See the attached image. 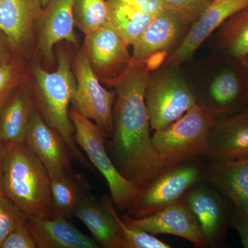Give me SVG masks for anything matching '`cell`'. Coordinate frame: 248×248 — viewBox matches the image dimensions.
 Instances as JSON below:
<instances>
[{"label": "cell", "instance_id": "6da1fadb", "mask_svg": "<svg viewBox=\"0 0 248 248\" xmlns=\"http://www.w3.org/2000/svg\"><path fill=\"white\" fill-rule=\"evenodd\" d=\"M151 71L146 62L132 60L127 69L107 84L116 93L114 133L106 141L107 151L119 172L141 190L167 170L150 135L145 93Z\"/></svg>", "mask_w": 248, "mask_h": 248}, {"label": "cell", "instance_id": "7a4b0ae2", "mask_svg": "<svg viewBox=\"0 0 248 248\" xmlns=\"http://www.w3.org/2000/svg\"><path fill=\"white\" fill-rule=\"evenodd\" d=\"M58 66L53 72L39 63L32 66L31 86L36 108L48 125L58 132L69 148L73 159L91 172L95 169L77 143L76 129L70 117V106L76 89V79L71 58L66 50L58 51Z\"/></svg>", "mask_w": 248, "mask_h": 248}, {"label": "cell", "instance_id": "3957f363", "mask_svg": "<svg viewBox=\"0 0 248 248\" xmlns=\"http://www.w3.org/2000/svg\"><path fill=\"white\" fill-rule=\"evenodd\" d=\"M0 187L26 217H53L50 174L25 142L9 147Z\"/></svg>", "mask_w": 248, "mask_h": 248}, {"label": "cell", "instance_id": "277c9868", "mask_svg": "<svg viewBox=\"0 0 248 248\" xmlns=\"http://www.w3.org/2000/svg\"><path fill=\"white\" fill-rule=\"evenodd\" d=\"M217 118L197 104L182 117L155 130L151 140L166 169L202 155Z\"/></svg>", "mask_w": 248, "mask_h": 248}, {"label": "cell", "instance_id": "5b68a950", "mask_svg": "<svg viewBox=\"0 0 248 248\" xmlns=\"http://www.w3.org/2000/svg\"><path fill=\"white\" fill-rule=\"evenodd\" d=\"M70 117L76 129L75 138L78 146L87 155L94 169L105 178L115 208L126 211L141 189L124 177L116 168L108 153L107 137L104 132L74 108L70 110Z\"/></svg>", "mask_w": 248, "mask_h": 248}, {"label": "cell", "instance_id": "8992f818", "mask_svg": "<svg viewBox=\"0 0 248 248\" xmlns=\"http://www.w3.org/2000/svg\"><path fill=\"white\" fill-rule=\"evenodd\" d=\"M72 67L76 79L72 107L94 122L107 138H112L114 133L115 90L109 91L102 86L83 49L77 53Z\"/></svg>", "mask_w": 248, "mask_h": 248}, {"label": "cell", "instance_id": "52a82bcc", "mask_svg": "<svg viewBox=\"0 0 248 248\" xmlns=\"http://www.w3.org/2000/svg\"><path fill=\"white\" fill-rule=\"evenodd\" d=\"M202 177L200 167L193 164H180L167 169L140 190L127 214L143 218L157 213L182 200Z\"/></svg>", "mask_w": 248, "mask_h": 248}, {"label": "cell", "instance_id": "ba28073f", "mask_svg": "<svg viewBox=\"0 0 248 248\" xmlns=\"http://www.w3.org/2000/svg\"><path fill=\"white\" fill-rule=\"evenodd\" d=\"M153 130L168 126L197 104V97L181 77L162 73L151 78L145 93Z\"/></svg>", "mask_w": 248, "mask_h": 248}, {"label": "cell", "instance_id": "9c48e42d", "mask_svg": "<svg viewBox=\"0 0 248 248\" xmlns=\"http://www.w3.org/2000/svg\"><path fill=\"white\" fill-rule=\"evenodd\" d=\"M128 46L109 20L85 35L82 49L93 71L107 85L119 78L130 65L132 55Z\"/></svg>", "mask_w": 248, "mask_h": 248}, {"label": "cell", "instance_id": "30bf717a", "mask_svg": "<svg viewBox=\"0 0 248 248\" xmlns=\"http://www.w3.org/2000/svg\"><path fill=\"white\" fill-rule=\"evenodd\" d=\"M122 219L127 226L150 234L174 235L190 241L197 248L208 246L197 220L184 199L149 216L136 218L126 213Z\"/></svg>", "mask_w": 248, "mask_h": 248}, {"label": "cell", "instance_id": "8fae6325", "mask_svg": "<svg viewBox=\"0 0 248 248\" xmlns=\"http://www.w3.org/2000/svg\"><path fill=\"white\" fill-rule=\"evenodd\" d=\"M224 199L213 187L203 185L193 186L184 195V202L211 247L221 244L231 223V213Z\"/></svg>", "mask_w": 248, "mask_h": 248}, {"label": "cell", "instance_id": "7c38bea8", "mask_svg": "<svg viewBox=\"0 0 248 248\" xmlns=\"http://www.w3.org/2000/svg\"><path fill=\"white\" fill-rule=\"evenodd\" d=\"M248 6V0H213L192 23L177 48L166 59L164 66L174 68L188 61L215 29Z\"/></svg>", "mask_w": 248, "mask_h": 248}, {"label": "cell", "instance_id": "4fadbf2b", "mask_svg": "<svg viewBox=\"0 0 248 248\" xmlns=\"http://www.w3.org/2000/svg\"><path fill=\"white\" fill-rule=\"evenodd\" d=\"M24 142L42 161L50 177H64L74 172L69 148L36 108L31 116Z\"/></svg>", "mask_w": 248, "mask_h": 248}, {"label": "cell", "instance_id": "5bb4252c", "mask_svg": "<svg viewBox=\"0 0 248 248\" xmlns=\"http://www.w3.org/2000/svg\"><path fill=\"white\" fill-rule=\"evenodd\" d=\"M202 156L211 161L248 158V109L217 119Z\"/></svg>", "mask_w": 248, "mask_h": 248}, {"label": "cell", "instance_id": "9a60e30c", "mask_svg": "<svg viewBox=\"0 0 248 248\" xmlns=\"http://www.w3.org/2000/svg\"><path fill=\"white\" fill-rule=\"evenodd\" d=\"M192 24L168 10L155 15L144 32L134 42L132 60L148 63L177 44Z\"/></svg>", "mask_w": 248, "mask_h": 248}, {"label": "cell", "instance_id": "2e32d148", "mask_svg": "<svg viewBox=\"0 0 248 248\" xmlns=\"http://www.w3.org/2000/svg\"><path fill=\"white\" fill-rule=\"evenodd\" d=\"M41 0H0V31L16 53L29 48L44 14Z\"/></svg>", "mask_w": 248, "mask_h": 248}, {"label": "cell", "instance_id": "e0dca14e", "mask_svg": "<svg viewBox=\"0 0 248 248\" xmlns=\"http://www.w3.org/2000/svg\"><path fill=\"white\" fill-rule=\"evenodd\" d=\"M118 213L110 197L103 196L98 200L88 196L73 213L87 227L99 247L122 248V233L117 220Z\"/></svg>", "mask_w": 248, "mask_h": 248}, {"label": "cell", "instance_id": "ac0fdd59", "mask_svg": "<svg viewBox=\"0 0 248 248\" xmlns=\"http://www.w3.org/2000/svg\"><path fill=\"white\" fill-rule=\"evenodd\" d=\"M75 1L49 0L45 7L40 24L37 49L47 61L53 60L54 46L59 42L66 41L78 45L73 19Z\"/></svg>", "mask_w": 248, "mask_h": 248}, {"label": "cell", "instance_id": "d6986e66", "mask_svg": "<svg viewBox=\"0 0 248 248\" xmlns=\"http://www.w3.org/2000/svg\"><path fill=\"white\" fill-rule=\"evenodd\" d=\"M27 221L37 248H99L95 240L81 232L66 217H27Z\"/></svg>", "mask_w": 248, "mask_h": 248}, {"label": "cell", "instance_id": "ffe728a7", "mask_svg": "<svg viewBox=\"0 0 248 248\" xmlns=\"http://www.w3.org/2000/svg\"><path fill=\"white\" fill-rule=\"evenodd\" d=\"M205 175L234 209L248 211V158L212 161Z\"/></svg>", "mask_w": 248, "mask_h": 248}, {"label": "cell", "instance_id": "44dd1931", "mask_svg": "<svg viewBox=\"0 0 248 248\" xmlns=\"http://www.w3.org/2000/svg\"><path fill=\"white\" fill-rule=\"evenodd\" d=\"M36 108L31 85H21L0 110V138L11 147L24 143Z\"/></svg>", "mask_w": 248, "mask_h": 248}, {"label": "cell", "instance_id": "7402d4cb", "mask_svg": "<svg viewBox=\"0 0 248 248\" xmlns=\"http://www.w3.org/2000/svg\"><path fill=\"white\" fill-rule=\"evenodd\" d=\"M248 104V94L241 72L222 70L210 83L208 102L202 107L217 118L239 110ZM201 106V105H200Z\"/></svg>", "mask_w": 248, "mask_h": 248}, {"label": "cell", "instance_id": "603a6c76", "mask_svg": "<svg viewBox=\"0 0 248 248\" xmlns=\"http://www.w3.org/2000/svg\"><path fill=\"white\" fill-rule=\"evenodd\" d=\"M53 217L70 218L78 205L91 195V187L84 176L73 174L61 177H50Z\"/></svg>", "mask_w": 248, "mask_h": 248}, {"label": "cell", "instance_id": "cb8c5ba5", "mask_svg": "<svg viewBox=\"0 0 248 248\" xmlns=\"http://www.w3.org/2000/svg\"><path fill=\"white\" fill-rule=\"evenodd\" d=\"M107 1L109 20L125 43L128 46L133 45L146 30L155 16L122 1Z\"/></svg>", "mask_w": 248, "mask_h": 248}, {"label": "cell", "instance_id": "d4e9b609", "mask_svg": "<svg viewBox=\"0 0 248 248\" xmlns=\"http://www.w3.org/2000/svg\"><path fill=\"white\" fill-rule=\"evenodd\" d=\"M219 32L221 48L237 60L248 56V6L223 23Z\"/></svg>", "mask_w": 248, "mask_h": 248}, {"label": "cell", "instance_id": "484cf974", "mask_svg": "<svg viewBox=\"0 0 248 248\" xmlns=\"http://www.w3.org/2000/svg\"><path fill=\"white\" fill-rule=\"evenodd\" d=\"M73 19L85 35L94 32L109 21L107 0H76Z\"/></svg>", "mask_w": 248, "mask_h": 248}, {"label": "cell", "instance_id": "4316f807", "mask_svg": "<svg viewBox=\"0 0 248 248\" xmlns=\"http://www.w3.org/2000/svg\"><path fill=\"white\" fill-rule=\"evenodd\" d=\"M27 79V70L22 59L17 55L0 66V110Z\"/></svg>", "mask_w": 248, "mask_h": 248}, {"label": "cell", "instance_id": "83f0119b", "mask_svg": "<svg viewBox=\"0 0 248 248\" xmlns=\"http://www.w3.org/2000/svg\"><path fill=\"white\" fill-rule=\"evenodd\" d=\"M122 233V248H170V245L155 237V235L127 226L117 217Z\"/></svg>", "mask_w": 248, "mask_h": 248}, {"label": "cell", "instance_id": "f1b7e54d", "mask_svg": "<svg viewBox=\"0 0 248 248\" xmlns=\"http://www.w3.org/2000/svg\"><path fill=\"white\" fill-rule=\"evenodd\" d=\"M26 218L27 217L0 187V248L6 236Z\"/></svg>", "mask_w": 248, "mask_h": 248}, {"label": "cell", "instance_id": "f546056e", "mask_svg": "<svg viewBox=\"0 0 248 248\" xmlns=\"http://www.w3.org/2000/svg\"><path fill=\"white\" fill-rule=\"evenodd\" d=\"M164 9L192 24L202 16L213 0H161Z\"/></svg>", "mask_w": 248, "mask_h": 248}, {"label": "cell", "instance_id": "4dcf8cb0", "mask_svg": "<svg viewBox=\"0 0 248 248\" xmlns=\"http://www.w3.org/2000/svg\"><path fill=\"white\" fill-rule=\"evenodd\" d=\"M35 240L27 225V218L21 222L5 239L1 248H37Z\"/></svg>", "mask_w": 248, "mask_h": 248}, {"label": "cell", "instance_id": "1f68e13d", "mask_svg": "<svg viewBox=\"0 0 248 248\" xmlns=\"http://www.w3.org/2000/svg\"><path fill=\"white\" fill-rule=\"evenodd\" d=\"M230 224L237 232L244 248H248V211L234 209Z\"/></svg>", "mask_w": 248, "mask_h": 248}, {"label": "cell", "instance_id": "d6a6232c", "mask_svg": "<svg viewBox=\"0 0 248 248\" xmlns=\"http://www.w3.org/2000/svg\"><path fill=\"white\" fill-rule=\"evenodd\" d=\"M122 1L141 10L143 12L155 16L164 9L161 0H115Z\"/></svg>", "mask_w": 248, "mask_h": 248}, {"label": "cell", "instance_id": "836d02e7", "mask_svg": "<svg viewBox=\"0 0 248 248\" xmlns=\"http://www.w3.org/2000/svg\"><path fill=\"white\" fill-rule=\"evenodd\" d=\"M16 55L7 37L0 31V66Z\"/></svg>", "mask_w": 248, "mask_h": 248}, {"label": "cell", "instance_id": "e575fe53", "mask_svg": "<svg viewBox=\"0 0 248 248\" xmlns=\"http://www.w3.org/2000/svg\"><path fill=\"white\" fill-rule=\"evenodd\" d=\"M9 147L0 138V181L2 174L3 166H4L5 157Z\"/></svg>", "mask_w": 248, "mask_h": 248}, {"label": "cell", "instance_id": "d590c367", "mask_svg": "<svg viewBox=\"0 0 248 248\" xmlns=\"http://www.w3.org/2000/svg\"><path fill=\"white\" fill-rule=\"evenodd\" d=\"M239 63L241 65V73L248 94V56L239 61Z\"/></svg>", "mask_w": 248, "mask_h": 248}, {"label": "cell", "instance_id": "8d00e7d4", "mask_svg": "<svg viewBox=\"0 0 248 248\" xmlns=\"http://www.w3.org/2000/svg\"><path fill=\"white\" fill-rule=\"evenodd\" d=\"M41 1H42V4H43L44 7H45L47 4H48L49 0H41Z\"/></svg>", "mask_w": 248, "mask_h": 248}]
</instances>
